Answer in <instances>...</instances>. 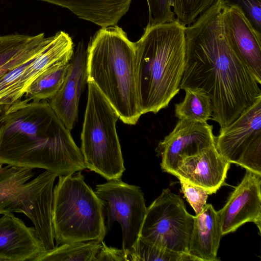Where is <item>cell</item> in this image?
<instances>
[{"instance_id": "cell-1", "label": "cell", "mask_w": 261, "mask_h": 261, "mask_svg": "<svg viewBox=\"0 0 261 261\" xmlns=\"http://www.w3.org/2000/svg\"><path fill=\"white\" fill-rule=\"evenodd\" d=\"M218 0L186 27V61L180 89L201 90L210 98L212 119L220 128L261 98L255 77L230 45Z\"/></svg>"}, {"instance_id": "cell-2", "label": "cell", "mask_w": 261, "mask_h": 261, "mask_svg": "<svg viewBox=\"0 0 261 261\" xmlns=\"http://www.w3.org/2000/svg\"><path fill=\"white\" fill-rule=\"evenodd\" d=\"M46 100L20 99L0 114V164L65 176L86 168L81 149Z\"/></svg>"}, {"instance_id": "cell-3", "label": "cell", "mask_w": 261, "mask_h": 261, "mask_svg": "<svg viewBox=\"0 0 261 261\" xmlns=\"http://www.w3.org/2000/svg\"><path fill=\"white\" fill-rule=\"evenodd\" d=\"M185 28L177 20L148 25L134 42L139 106L156 114L178 93L186 61Z\"/></svg>"}, {"instance_id": "cell-4", "label": "cell", "mask_w": 261, "mask_h": 261, "mask_svg": "<svg viewBox=\"0 0 261 261\" xmlns=\"http://www.w3.org/2000/svg\"><path fill=\"white\" fill-rule=\"evenodd\" d=\"M87 82L93 83L124 123L142 115L137 90L135 46L120 27L101 28L86 50Z\"/></svg>"}, {"instance_id": "cell-5", "label": "cell", "mask_w": 261, "mask_h": 261, "mask_svg": "<svg viewBox=\"0 0 261 261\" xmlns=\"http://www.w3.org/2000/svg\"><path fill=\"white\" fill-rule=\"evenodd\" d=\"M101 202L81 171L59 176L54 188L51 220L56 246L97 241L106 235Z\"/></svg>"}, {"instance_id": "cell-6", "label": "cell", "mask_w": 261, "mask_h": 261, "mask_svg": "<svg viewBox=\"0 0 261 261\" xmlns=\"http://www.w3.org/2000/svg\"><path fill=\"white\" fill-rule=\"evenodd\" d=\"M34 175L32 169L0 164V214H24L47 251L55 246L51 213L57 175L46 170L32 179Z\"/></svg>"}, {"instance_id": "cell-7", "label": "cell", "mask_w": 261, "mask_h": 261, "mask_svg": "<svg viewBox=\"0 0 261 261\" xmlns=\"http://www.w3.org/2000/svg\"><path fill=\"white\" fill-rule=\"evenodd\" d=\"M87 84L80 149L86 168L108 180L120 178L125 169L116 128L119 115L96 85Z\"/></svg>"}, {"instance_id": "cell-8", "label": "cell", "mask_w": 261, "mask_h": 261, "mask_svg": "<svg viewBox=\"0 0 261 261\" xmlns=\"http://www.w3.org/2000/svg\"><path fill=\"white\" fill-rule=\"evenodd\" d=\"M193 222L181 197L165 189L147 207L139 237L163 249L188 253Z\"/></svg>"}, {"instance_id": "cell-9", "label": "cell", "mask_w": 261, "mask_h": 261, "mask_svg": "<svg viewBox=\"0 0 261 261\" xmlns=\"http://www.w3.org/2000/svg\"><path fill=\"white\" fill-rule=\"evenodd\" d=\"M95 192L100 199L107 230L115 221L122 232V246L126 256L137 241L146 214L144 194L140 187L128 184L121 178L96 186Z\"/></svg>"}, {"instance_id": "cell-10", "label": "cell", "mask_w": 261, "mask_h": 261, "mask_svg": "<svg viewBox=\"0 0 261 261\" xmlns=\"http://www.w3.org/2000/svg\"><path fill=\"white\" fill-rule=\"evenodd\" d=\"M215 147L230 164L261 174V98L221 128Z\"/></svg>"}, {"instance_id": "cell-11", "label": "cell", "mask_w": 261, "mask_h": 261, "mask_svg": "<svg viewBox=\"0 0 261 261\" xmlns=\"http://www.w3.org/2000/svg\"><path fill=\"white\" fill-rule=\"evenodd\" d=\"M215 138L213 125L207 122L179 120L156 148L161 156L162 170L174 175L182 160L215 145Z\"/></svg>"}, {"instance_id": "cell-12", "label": "cell", "mask_w": 261, "mask_h": 261, "mask_svg": "<svg viewBox=\"0 0 261 261\" xmlns=\"http://www.w3.org/2000/svg\"><path fill=\"white\" fill-rule=\"evenodd\" d=\"M222 236L233 232L247 222L261 232V174L246 169L225 205L217 212Z\"/></svg>"}, {"instance_id": "cell-13", "label": "cell", "mask_w": 261, "mask_h": 261, "mask_svg": "<svg viewBox=\"0 0 261 261\" xmlns=\"http://www.w3.org/2000/svg\"><path fill=\"white\" fill-rule=\"evenodd\" d=\"M226 34L232 47L261 84V35L237 4L225 3L222 10Z\"/></svg>"}, {"instance_id": "cell-14", "label": "cell", "mask_w": 261, "mask_h": 261, "mask_svg": "<svg viewBox=\"0 0 261 261\" xmlns=\"http://www.w3.org/2000/svg\"><path fill=\"white\" fill-rule=\"evenodd\" d=\"M73 53V43L68 34L60 31L51 36L44 49L31 61L0 101V114L22 99L28 87L44 70L57 63L69 62Z\"/></svg>"}, {"instance_id": "cell-15", "label": "cell", "mask_w": 261, "mask_h": 261, "mask_svg": "<svg viewBox=\"0 0 261 261\" xmlns=\"http://www.w3.org/2000/svg\"><path fill=\"white\" fill-rule=\"evenodd\" d=\"M87 83L86 50L79 42L69 62L65 80L49 102L55 113L70 130L76 122L80 96Z\"/></svg>"}, {"instance_id": "cell-16", "label": "cell", "mask_w": 261, "mask_h": 261, "mask_svg": "<svg viewBox=\"0 0 261 261\" xmlns=\"http://www.w3.org/2000/svg\"><path fill=\"white\" fill-rule=\"evenodd\" d=\"M45 251L34 226L12 213L0 217V261H35Z\"/></svg>"}, {"instance_id": "cell-17", "label": "cell", "mask_w": 261, "mask_h": 261, "mask_svg": "<svg viewBox=\"0 0 261 261\" xmlns=\"http://www.w3.org/2000/svg\"><path fill=\"white\" fill-rule=\"evenodd\" d=\"M230 164L214 145L185 158L178 165L174 176L204 188L211 195L224 184Z\"/></svg>"}, {"instance_id": "cell-18", "label": "cell", "mask_w": 261, "mask_h": 261, "mask_svg": "<svg viewBox=\"0 0 261 261\" xmlns=\"http://www.w3.org/2000/svg\"><path fill=\"white\" fill-rule=\"evenodd\" d=\"M221 224L216 211L211 204L194 216L188 253L198 261H217V252L221 237Z\"/></svg>"}, {"instance_id": "cell-19", "label": "cell", "mask_w": 261, "mask_h": 261, "mask_svg": "<svg viewBox=\"0 0 261 261\" xmlns=\"http://www.w3.org/2000/svg\"><path fill=\"white\" fill-rule=\"evenodd\" d=\"M69 9L78 17L101 28L116 25L127 13L132 0H35Z\"/></svg>"}, {"instance_id": "cell-20", "label": "cell", "mask_w": 261, "mask_h": 261, "mask_svg": "<svg viewBox=\"0 0 261 261\" xmlns=\"http://www.w3.org/2000/svg\"><path fill=\"white\" fill-rule=\"evenodd\" d=\"M44 33L34 36L15 34L0 36V79L35 58L50 41Z\"/></svg>"}, {"instance_id": "cell-21", "label": "cell", "mask_w": 261, "mask_h": 261, "mask_svg": "<svg viewBox=\"0 0 261 261\" xmlns=\"http://www.w3.org/2000/svg\"><path fill=\"white\" fill-rule=\"evenodd\" d=\"M69 62H59L46 68L30 84L23 95L28 101L50 99L58 92L66 76Z\"/></svg>"}, {"instance_id": "cell-22", "label": "cell", "mask_w": 261, "mask_h": 261, "mask_svg": "<svg viewBox=\"0 0 261 261\" xmlns=\"http://www.w3.org/2000/svg\"><path fill=\"white\" fill-rule=\"evenodd\" d=\"M101 246L97 241L65 243L45 251L35 261H95Z\"/></svg>"}, {"instance_id": "cell-23", "label": "cell", "mask_w": 261, "mask_h": 261, "mask_svg": "<svg viewBox=\"0 0 261 261\" xmlns=\"http://www.w3.org/2000/svg\"><path fill=\"white\" fill-rule=\"evenodd\" d=\"M184 100L175 105V114L179 120L206 123L211 119L212 103L210 97L204 92L193 89L184 90Z\"/></svg>"}, {"instance_id": "cell-24", "label": "cell", "mask_w": 261, "mask_h": 261, "mask_svg": "<svg viewBox=\"0 0 261 261\" xmlns=\"http://www.w3.org/2000/svg\"><path fill=\"white\" fill-rule=\"evenodd\" d=\"M127 257V261H198L189 253L166 250L140 237Z\"/></svg>"}, {"instance_id": "cell-25", "label": "cell", "mask_w": 261, "mask_h": 261, "mask_svg": "<svg viewBox=\"0 0 261 261\" xmlns=\"http://www.w3.org/2000/svg\"><path fill=\"white\" fill-rule=\"evenodd\" d=\"M218 0H172L173 11L176 19L188 26Z\"/></svg>"}, {"instance_id": "cell-26", "label": "cell", "mask_w": 261, "mask_h": 261, "mask_svg": "<svg viewBox=\"0 0 261 261\" xmlns=\"http://www.w3.org/2000/svg\"><path fill=\"white\" fill-rule=\"evenodd\" d=\"M149 17L147 25H152L173 22L176 20L172 10V0H146Z\"/></svg>"}, {"instance_id": "cell-27", "label": "cell", "mask_w": 261, "mask_h": 261, "mask_svg": "<svg viewBox=\"0 0 261 261\" xmlns=\"http://www.w3.org/2000/svg\"><path fill=\"white\" fill-rule=\"evenodd\" d=\"M179 180L184 196L194 210L196 215H198L205 205L208 196L210 195L209 192L203 188L182 179Z\"/></svg>"}, {"instance_id": "cell-28", "label": "cell", "mask_w": 261, "mask_h": 261, "mask_svg": "<svg viewBox=\"0 0 261 261\" xmlns=\"http://www.w3.org/2000/svg\"><path fill=\"white\" fill-rule=\"evenodd\" d=\"M261 0H224L226 4L239 6L253 26L261 31Z\"/></svg>"}, {"instance_id": "cell-29", "label": "cell", "mask_w": 261, "mask_h": 261, "mask_svg": "<svg viewBox=\"0 0 261 261\" xmlns=\"http://www.w3.org/2000/svg\"><path fill=\"white\" fill-rule=\"evenodd\" d=\"M95 256V261H127L126 255L123 249L108 247L103 241Z\"/></svg>"}]
</instances>
